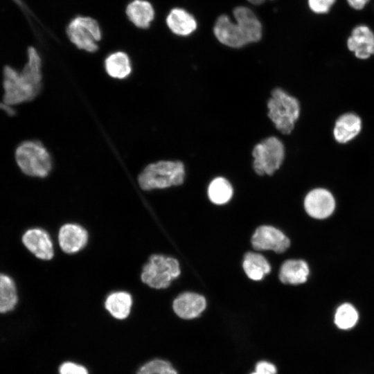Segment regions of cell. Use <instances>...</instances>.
<instances>
[{
    "instance_id": "6da1fadb",
    "label": "cell",
    "mask_w": 374,
    "mask_h": 374,
    "mask_svg": "<svg viewBox=\"0 0 374 374\" xmlns=\"http://www.w3.org/2000/svg\"><path fill=\"white\" fill-rule=\"evenodd\" d=\"M42 84V59L37 50L30 46L21 70L9 65L3 67V104L10 108L32 100L39 93Z\"/></svg>"
},
{
    "instance_id": "7a4b0ae2",
    "label": "cell",
    "mask_w": 374,
    "mask_h": 374,
    "mask_svg": "<svg viewBox=\"0 0 374 374\" xmlns=\"http://www.w3.org/2000/svg\"><path fill=\"white\" fill-rule=\"evenodd\" d=\"M14 158L20 172L27 177L44 178L51 172L53 161L51 154L37 140H25L18 144Z\"/></svg>"
},
{
    "instance_id": "3957f363",
    "label": "cell",
    "mask_w": 374,
    "mask_h": 374,
    "mask_svg": "<svg viewBox=\"0 0 374 374\" xmlns=\"http://www.w3.org/2000/svg\"><path fill=\"white\" fill-rule=\"evenodd\" d=\"M186 171L181 161H160L147 166L138 177L141 189L150 190L181 185Z\"/></svg>"
},
{
    "instance_id": "277c9868",
    "label": "cell",
    "mask_w": 374,
    "mask_h": 374,
    "mask_svg": "<svg viewBox=\"0 0 374 374\" xmlns=\"http://www.w3.org/2000/svg\"><path fill=\"white\" fill-rule=\"evenodd\" d=\"M268 116L276 128L283 134H290L301 114L299 100L280 88L274 89L267 101Z\"/></svg>"
},
{
    "instance_id": "5b68a950",
    "label": "cell",
    "mask_w": 374,
    "mask_h": 374,
    "mask_svg": "<svg viewBox=\"0 0 374 374\" xmlns=\"http://www.w3.org/2000/svg\"><path fill=\"white\" fill-rule=\"evenodd\" d=\"M253 168L258 175H272L285 158L283 143L275 136L268 137L256 145L252 151Z\"/></svg>"
},
{
    "instance_id": "8992f818",
    "label": "cell",
    "mask_w": 374,
    "mask_h": 374,
    "mask_svg": "<svg viewBox=\"0 0 374 374\" xmlns=\"http://www.w3.org/2000/svg\"><path fill=\"white\" fill-rule=\"evenodd\" d=\"M180 274L178 261L171 257L152 256L143 268V283L155 289L166 288Z\"/></svg>"
},
{
    "instance_id": "52a82bcc",
    "label": "cell",
    "mask_w": 374,
    "mask_h": 374,
    "mask_svg": "<svg viewBox=\"0 0 374 374\" xmlns=\"http://www.w3.org/2000/svg\"><path fill=\"white\" fill-rule=\"evenodd\" d=\"M66 34L77 48L90 53L97 51L98 42L102 37L97 21L91 17L82 16L76 17L69 22Z\"/></svg>"
},
{
    "instance_id": "ba28073f",
    "label": "cell",
    "mask_w": 374,
    "mask_h": 374,
    "mask_svg": "<svg viewBox=\"0 0 374 374\" xmlns=\"http://www.w3.org/2000/svg\"><path fill=\"white\" fill-rule=\"evenodd\" d=\"M336 206L333 194L324 188L311 190L305 197L304 208L312 217L322 220L330 216Z\"/></svg>"
},
{
    "instance_id": "9c48e42d",
    "label": "cell",
    "mask_w": 374,
    "mask_h": 374,
    "mask_svg": "<svg viewBox=\"0 0 374 374\" xmlns=\"http://www.w3.org/2000/svg\"><path fill=\"white\" fill-rule=\"evenodd\" d=\"M21 242L35 258L49 260L54 255L53 244L48 233L38 227L26 229L21 235Z\"/></svg>"
},
{
    "instance_id": "30bf717a",
    "label": "cell",
    "mask_w": 374,
    "mask_h": 374,
    "mask_svg": "<svg viewBox=\"0 0 374 374\" xmlns=\"http://www.w3.org/2000/svg\"><path fill=\"white\" fill-rule=\"evenodd\" d=\"M213 34L222 44L240 48L249 44L240 26L226 15H220L213 26Z\"/></svg>"
},
{
    "instance_id": "8fae6325",
    "label": "cell",
    "mask_w": 374,
    "mask_h": 374,
    "mask_svg": "<svg viewBox=\"0 0 374 374\" xmlns=\"http://www.w3.org/2000/svg\"><path fill=\"white\" fill-rule=\"evenodd\" d=\"M251 243L256 250L284 252L290 244L288 238L280 230L271 226H261L254 232Z\"/></svg>"
},
{
    "instance_id": "7c38bea8",
    "label": "cell",
    "mask_w": 374,
    "mask_h": 374,
    "mask_svg": "<svg viewBox=\"0 0 374 374\" xmlns=\"http://www.w3.org/2000/svg\"><path fill=\"white\" fill-rule=\"evenodd\" d=\"M347 48L356 58L366 60L374 55V33L366 25H358L347 39Z\"/></svg>"
},
{
    "instance_id": "4fadbf2b",
    "label": "cell",
    "mask_w": 374,
    "mask_h": 374,
    "mask_svg": "<svg viewBox=\"0 0 374 374\" xmlns=\"http://www.w3.org/2000/svg\"><path fill=\"white\" fill-rule=\"evenodd\" d=\"M235 21L240 26L249 44L259 42L262 36V26L253 11L244 6L233 10Z\"/></svg>"
},
{
    "instance_id": "5bb4252c",
    "label": "cell",
    "mask_w": 374,
    "mask_h": 374,
    "mask_svg": "<svg viewBox=\"0 0 374 374\" xmlns=\"http://www.w3.org/2000/svg\"><path fill=\"white\" fill-rule=\"evenodd\" d=\"M205 298L198 294L185 292L177 296L173 302V310L179 317L191 319L198 317L205 309Z\"/></svg>"
},
{
    "instance_id": "9a60e30c",
    "label": "cell",
    "mask_w": 374,
    "mask_h": 374,
    "mask_svg": "<svg viewBox=\"0 0 374 374\" xmlns=\"http://www.w3.org/2000/svg\"><path fill=\"white\" fill-rule=\"evenodd\" d=\"M87 239L86 230L74 224H64L60 228L58 234L60 246L67 253L80 251L86 245Z\"/></svg>"
},
{
    "instance_id": "2e32d148",
    "label": "cell",
    "mask_w": 374,
    "mask_h": 374,
    "mask_svg": "<svg viewBox=\"0 0 374 374\" xmlns=\"http://www.w3.org/2000/svg\"><path fill=\"white\" fill-rule=\"evenodd\" d=\"M166 24L172 33L181 37L190 35L197 28L195 17L181 8H175L169 12Z\"/></svg>"
},
{
    "instance_id": "e0dca14e",
    "label": "cell",
    "mask_w": 374,
    "mask_h": 374,
    "mask_svg": "<svg viewBox=\"0 0 374 374\" xmlns=\"http://www.w3.org/2000/svg\"><path fill=\"white\" fill-rule=\"evenodd\" d=\"M362 120L354 113L341 115L335 121L333 128L335 139L344 144L354 139L362 130Z\"/></svg>"
},
{
    "instance_id": "ac0fdd59",
    "label": "cell",
    "mask_w": 374,
    "mask_h": 374,
    "mask_svg": "<svg viewBox=\"0 0 374 374\" xmlns=\"http://www.w3.org/2000/svg\"><path fill=\"white\" fill-rule=\"evenodd\" d=\"M19 301V290L15 279L0 271V314L12 312Z\"/></svg>"
},
{
    "instance_id": "d6986e66",
    "label": "cell",
    "mask_w": 374,
    "mask_h": 374,
    "mask_svg": "<svg viewBox=\"0 0 374 374\" xmlns=\"http://www.w3.org/2000/svg\"><path fill=\"white\" fill-rule=\"evenodd\" d=\"M126 14L130 21L136 27L147 28L154 19V10L148 1L134 0L127 5Z\"/></svg>"
},
{
    "instance_id": "ffe728a7",
    "label": "cell",
    "mask_w": 374,
    "mask_h": 374,
    "mask_svg": "<svg viewBox=\"0 0 374 374\" xmlns=\"http://www.w3.org/2000/svg\"><path fill=\"white\" fill-rule=\"evenodd\" d=\"M308 275L309 267L305 261L288 260L280 267L279 278L283 283L298 285L305 283Z\"/></svg>"
},
{
    "instance_id": "44dd1931",
    "label": "cell",
    "mask_w": 374,
    "mask_h": 374,
    "mask_svg": "<svg viewBox=\"0 0 374 374\" xmlns=\"http://www.w3.org/2000/svg\"><path fill=\"white\" fill-rule=\"evenodd\" d=\"M105 68L110 77L117 79L128 77L132 71L130 57L122 51L109 55L105 60Z\"/></svg>"
},
{
    "instance_id": "7402d4cb",
    "label": "cell",
    "mask_w": 374,
    "mask_h": 374,
    "mask_svg": "<svg viewBox=\"0 0 374 374\" xmlns=\"http://www.w3.org/2000/svg\"><path fill=\"white\" fill-rule=\"evenodd\" d=\"M243 269L247 276L251 280H260L271 270L270 265L261 254L248 252L243 261Z\"/></svg>"
},
{
    "instance_id": "603a6c76",
    "label": "cell",
    "mask_w": 374,
    "mask_h": 374,
    "mask_svg": "<svg viewBox=\"0 0 374 374\" xmlns=\"http://www.w3.org/2000/svg\"><path fill=\"white\" fill-rule=\"evenodd\" d=\"M132 297L125 292H114L105 301L107 310L116 319H124L128 317L132 306Z\"/></svg>"
},
{
    "instance_id": "cb8c5ba5",
    "label": "cell",
    "mask_w": 374,
    "mask_h": 374,
    "mask_svg": "<svg viewBox=\"0 0 374 374\" xmlns=\"http://www.w3.org/2000/svg\"><path fill=\"white\" fill-rule=\"evenodd\" d=\"M233 195V188L228 180L223 177L214 179L208 188L209 199L215 204L228 202Z\"/></svg>"
},
{
    "instance_id": "d4e9b609",
    "label": "cell",
    "mask_w": 374,
    "mask_h": 374,
    "mask_svg": "<svg viewBox=\"0 0 374 374\" xmlns=\"http://www.w3.org/2000/svg\"><path fill=\"white\" fill-rule=\"evenodd\" d=\"M358 312L350 303H344L338 307L335 314V323L342 330H348L355 326L358 321Z\"/></svg>"
},
{
    "instance_id": "484cf974",
    "label": "cell",
    "mask_w": 374,
    "mask_h": 374,
    "mask_svg": "<svg viewBox=\"0 0 374 374\" xmlns=\"http://www.w3.org/2000/svg\"><path fill=\"white\" fill-rule=\"evenodd\" d=\"M137 374H177V372L168 362L156 359L143 364Z\"/></svg>"
},
{
    "instance_id": "4316f807",
    "label": "cell",
    "mask_w": 374,
    "mask_h": 374,
    "mask_svg": "<svg viewBox=\"0 0 374 374\" xmlns=\"http://www.w3.org/2000/svg\"><path fill=\"white\" fill-rule=\"evenodd\" d=\"M336 0H308L310 9L316 14H326L332 7Z\"/></svg>"
},
{
    "instance_id": "83f0119b",
    "label": "cell",
    "mask_w": 374,
    "mask_h": 374,
    "mask_svg": "<svg viewBox=\"0 0 374 374\" xmlns=\"http://www.w3.org/2000/svg\"><path fill=\"white\" fill-rule=\"evenodd\" d=\"M60 374H89L87 369L80 364L71 362L62 363L59 367Z\"/></svg>"
},
{
    "instance_id": "f1b7e54d",
    "label": "cell",
    "mask_w": 374,
    "mask_h": 374,
    "mask_svg": "<svg viewBox=\"0 0 374 374\" xmlns=\"http://www.w3.org/2000/svg\"><path fill=\"white\" fill-rule=\"evenodd\" d=\"M251 374H276V369L272 364L262 361L258 363L256 371Z\"/></svg>"
},
{
    "instance_id": "f546056e",
    "label": "cell",
    "mask_w": 374,
    "mask_h": 374,
    "mask_svg": "<svg viewBox=\"0 0 374 374\" xmlns=\"http://www.w3.org/2000/svg\"><path fill=\"white\" fill-rule=\"evenodd\" d=\"M346 1L352 8L360 10L366 6L369 0H346Z\"/></svg>"
},
{
    "instance_id": "4dcf8cb0",
    "label": "cell",
    "mask_w": 374,
    "mask_h": 374,
    "mask_svg": "<svg viewBox=\"0 0 374 374\" xmlns=\"http://www.w3.org/2000/svg\"><path fill=\"white\" fill-rule=\"evenodd\" d=\"M265 0H247L252 5L258 6L265 2Z\"/></svg>"
}]
</instances>
